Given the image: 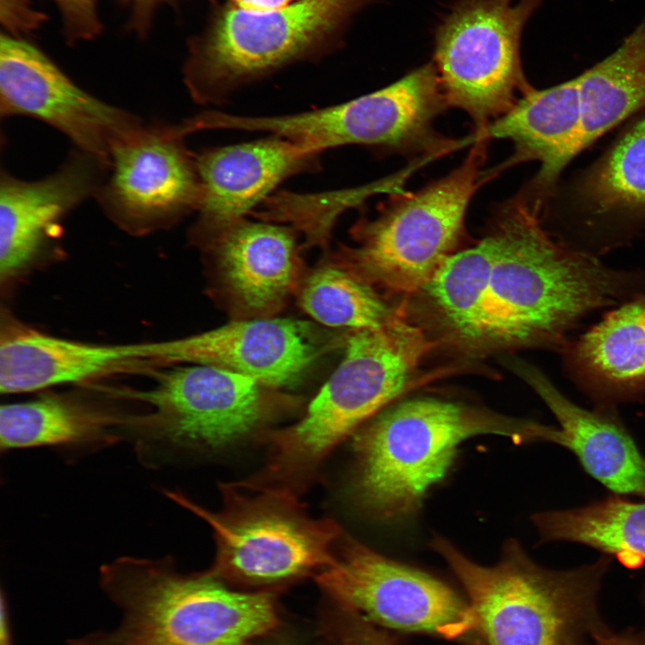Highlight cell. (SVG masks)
Masks as SVG:
<instances>
[{
  "label": "cell",
  "mask_w": 645,
  "mask_h": 645,
  "mask_svg": "<svg viewBox=\"0 0 645 645\" xmlns=\"http://www.w3.org/2000/svg\"><path fill=\"white\" fill-rule=\"evenodd\" d=\"M576 79L581 105V153L645 109V15L611 54Z\"/></svg>",
  "instance_id": "cb8c5ba5"
},
{
  "label": "cell",
  "mask_w": 645,
  "mask_h": 645,
  "mask_svg": "<svg viewBox=\"0 0 645 645\" xmlns=\"http://www.w3.org/2000/svg\"><path fill=\"white\" fill-rule=\"evenodd\" d=\"M160 372L152 388L118 392L147 404L131 416L126 436L138 458L162 466L186 451L222 448L262 430L297 401L247 376L207 365Z\"/></svg>",
  "instance_id": "ba28073f"
},
{
  "label": "cell",
  "mask_w": 645,
  "mask_h": 645,
  "mask_svg": "<svg viewBox=\"0 0 645 645\" xmlns=\"http://www.w3.org/2000/svg\"><path fill=\"white\" fill-rule=\"evenodd\" d=\"M187 134L182 123L144 122L113 149L94 198L117 225L146 233L196 211L202 188Z\"/></svg>",
  "instance_id": "5bb4252c"
},
{
  "label": "cell",
  "mask_w": 645,
  "mask_h": 645,
  "mask_svg": "<svg viewBox=\"0 0 645 645\" xmlns=\"http://www.w3.org/2000/svg\"><path fill=\"white\" fill-rule=\"evenodd\" d=\"M5 610L4 606V601H2V609H1V645H11L10 644V637H9V630H8V622L7 617L5 615Z\"/></svg>",
  "instance_id": "d590c367"
},
{
  "label": "cell",
  "mask_w": 645,
  "mask_h": 645,
  "mask_svg": "<svg viewBox=\"0 0 645 645\" xmlns=\"http://www.w3.org/2000/svg\"><path fill=\"white\" fill-rule=\"evenodd\" d=\"M431 546L464 589L486 645H591L611 632L598 606L608 557L555 571L537 564L516 540L494 566L474 563L442 538Z\"/></svg>",
  "instance_id": "277c9868"
},
{
  "label": "cell",
  "mask_w": 645,
  "mask_h": 645,
  "mask_svg": "<svg viewBox=\"0 0 645 645\" xmlns=\"http://www.w3.org/2000/svg\"><path fill=\"white\" fill-rule=\"evenodd\" d=\"M570 378L597 407L645 394V293L612 309L563 350Z\"/></svg>",
  "instance_id": "7402d4cb"
},
{
  "label": "cell",
  "mask_w": 645,
  "mask_h": 645,
  "mask_svg": "<svg viewBox=\"0 0 645 645\" xmlns=\"http://www.w3.org/2000/svg\"><path fill=\"white\" fill-rule=\"evenodd\" d=\"M223 507L211 512L179 492L165 491L211 528L216 555L209 571L221 580L275 587L314 577L335 562L343 529L331 519L311 517L297 496L222 484Z\"/></svg>",
  "instance_id": "9c48e42d"
},
{
  "label": "cell",
  "mask_w": 645,
  "mask_h": 645,
  "mask_svg": "<svg viewBox=\"0 0 645 645\" xmlns=\"http://www.w3.org/2000/svg\"><path fill=\"white\" fill-rule=\"evenodd\" d=\"M581 105L576 76L554 85L533 89L520 97L503 116L483 131L475 141L506 139L514 146L506 163L539 162V168L522 190L530 204L542 211L568 164L580 154L582 131Z\"/></svg>",
  "instance_id": "ffe728a7"
},
{
  "label": "cell",
  "mask_w": 645,
  "mask_h": 645,
  "mask_svg": "<svg viewBox=\"0 0 645 645\" xmlns=\"http://www.w3.org/2000/svg\"><path fill=\"white\" fill-rule=\"evenodd\" d=\"M0 115L26 116L46 123L66 136L75 149L108 168L113 149L144 123L82 90L33 44L4 34Z\"/></svg>",
  "instance_id": "9a60e30c"
},
{
  "label": "cell",
  "mask_w": 645,
  "mask_h": 645,
  "mask_svg": "<svg viewBox=\"0 0 645 645\" xmlns=\"http://www.w3.org/2000/svg\"><path fill=\"white\" fill-rule=\"evenodd\" d=\"M333 344L311 323L272 317L234 320L191 336L136 343V353L150 366H212L280 391L297 384Z\"/></svg>",
  "instance_id": "2e32d148"
},
{
  "label": "cell",
  "mask_w": 645,
  "mask_h": 645,
  "mask_svg": "<svg viewBox=\"0 0 645 645\" xmlns=\"http://www.w3.org/2000/svg\"><path fill=\"white\" fill-rule=\"evenodd\" d=\"M292 229L243 219L204 243L235 320L272 318L297 295L305 273Z\"/></svg>",
  "instance_id": "e0dca14e"
},
{
  "label": "cell",
  "mask_w": 645,
  "mask_h": 645,
  "mask_svg": "<svg viewBox=\"0 0 645 645\" xmlns=\"http://www.w3.org/2000/svg\"><path fill=\"white\" fill-rule=\"evenodd\" d=\"M314 579L332 602L381 628L486 645L467 598L442 580L385 557L344 531L334 563Z\"/></svg>",
  "instance_id": "7c38bea8"
},
{
  "label": "cell",
  "mask_w": 645,
  "mask_h": 645,
  "mask_svg": "<svg viewBox=\"0 0 645 645\" xmlns=\"http://www.w3.org/2000/svg\"><path fill=\"white\" fill-rule=\"evenodd\" d=\"M486 141L472 143L463 162L414 193L394 194L374 219L352 229L356 245L331 258L373 288L393 294L422 290L453 253L469 205L489 178Z\"/></svg>",
  "instance_id": "52a82bcc"
},
{
  "label": "cell",
  "mask_w": 645,
  "mask_h": 645,
  "mask_svg": "<svg viewBox=\"0 0 645 645\" xmlns=\"http://www.w3.org/2000/svg\"><path fill=\"white\" fill-rule=\"evenodd\" d=\"M434 159L432 155L418 157L398 172L355 188L323 194L286 192L270 196L259 217L267 221L288 223L301 232L306 246L326 247L332 228L345 210L375 194L405 193L404 185L411 175Z\"/></svg>",
  "instance_id": "83f0119b"
},
{
  "label": "cell",
  "mask_w": 645,
  "mask_h": 645,
  "mask_svg": "<svg viewBox=\"0 0 645 645\" xmlns=\"http://www.w3.org/2000/svg\"><path fill=\"white\" fill-rule=\"evenodd\" d=\"M129 9L130 27L138 34H145L150 27L158 7L165 4H174L178 0H121Z\"/></svg>",
  "instance_id": "d6a6232c"
},
{
  "label": "cell",
  "mask_w": 645,
  "mask_h": 645,
  "mask_svg": "<svg viewBox=\"0 0 645 645\" xmlns=\"http://www.w3.org/2000/svg\"><path fill=\"white\" fill-rule=\"evenodd\" d=\"M371 0H299L263 13L214 2L192 39L184 81L202 105L222 103L239 87L297 62L336 50L352 17Z\"/></svg>",
  "instance_id": "8992f818"
},
{
  "label": "cell",
  "mask_w": 645,
  "mask_h": 645,
  "mask_svg": "<svg viewBox=\"0 0 645 645\" xmlns=\"http://www.w3.org/2000/svg\"><path fill=\"white\" fill-rule=\"evenodd\" d=\"M297 1L299 0H228L239 9L255 13L276 11Z\"/></svg>",
  "instance_id": "836d02e7"
},
{
  "label": "cell",
  "mask_w": 645,
  "mask_h": 645,
  "mask_svg": "<svg viewBox=\"0 0 645 645\" xmlns=\"http://www.w3.org/2000/svg\"><path fill=\"white\" fill-rule=\"evenodd\" d=\"M62 14L66 38L70 41L98 36L101 24L97 13L98 0H54Z\"/></svg>",
  "instance_id": "4dcf8cb0"
},
{
  "label": "cell",
  "mask_w": 645,
  "mask_h": 645,
  "mask_svg": "<svg viewBox=\"0 0 645 645\" xmlns=\"http://www.w3.org/2000/svg\"><path fill=\"white\" fill-rule=\"evenodd\" d=\"M448 108L434 64L395 82L338 105L280 116L228 114L227 130L264 132L320 154L333 147L366 145L399 152L445 155L469 143L439 136L434 119Z\"/></svg>",
  "instance_id": "30bf717a"
},
{
  "label": "cell",
  "mask_w": 645,
  "mask_h": 645,
  "mask_svg": "<svg viewBox=\"0 0 645 645\" xmlns=\"http://www.w3.org/2000/svg\"><path fill=\"white\" fill-rule=\"evenodd\" d=\"M514 366L559 423V427L544 426L541 441L572 452L586 472L612 492L645 499V458L615 408L587 410L568 400L534 366Z\"/></svg>",
  "instance_id": "44dd1931"
},
{
  "label": "cell",
  "mask_w": 645,
  "mask_h": 645,
  "mask_svg": "<svg viewBox=\"0 0 645 645\" xmlns=\"http://www.w3.org/2000/svg\"><path fill=\"white\" fill-rule=\"evenodd\" d=\"M434 346L423 329L400 314L380 328L354 331L342 361L301 418L262 433L268 460L251 483L298 497L340 442L412 386Z\"/></svg>",
  "instance_id": "7a4b0ae2"
},
{
  "label": "cell",
  "mask_w": 645,
  "mask_h": 645,
  "mask_svg": "<svg viewBox=\"0 0 645 645\" xmlns=\"http://www.w3.org/2000/svg\"><path fill=\"white\" fill-rule=\"evenodd\" d=\"M541 219L560 243L598 258L645 236V114L559 183Z\"/></svg>",
  "instance_id": "4fadbf2b"
},
{
  "label": "cell",
  "mask_w": 645,
  "mask_h": 645,
  "mask_svg": "<svg viewBox=\"0 0 645 645\" xmlns=\"http://www.w3.org/2000/svg\"><path fill=\"white\" fill-rule=\"evenodd\" d=\"M148 366L136 343L102 345L55 337L16 322L1 331L0 391L30 392Z\"/></svg>",
  "instance_id": "603a6c76"
},
{
  "label": "cell",
  "mask_w": 645,
  "mask_h": 645,
  "mask_svg": "<svg viewBox=\"0 0 645 645\" xmlns=\"http://www.w3.org/2000/svg\"><path fill=\"white\" fill-rule=\"evenodd\" d=\"M108 167L73 148L54 173L23 180L1 170L0 275L9 280L59 234L63 219L95 196Z\"/></svg>",
  "instance_id": "d6986e66"
},
{
  "label": "cell",
  "mask_w": 645,
  "mask_h": 645,
  "mask_svg": "<svg viewBox=\"0 0 645 645\" xmlns=\"http://www.w3.org/2000/svg\"><path fill=\"white\" fill-rule=\"evenodd\" d=\"M490 234L492 346L563 351L591 313L645 293L644 271L613 269L563 245L522 194L501 206Z\"/></svg>",
  "instance_id": "6da1fadb"
},
{
  "label": "cell",
  "mask_w": 645,
  "mask_h": 645,
  "mask_svg": "<svg viewBox=\"0 0 645 645\" xmlns=\"http://www.w3.org/2000/svg\"><path fill=\"white\" fill-rule=\"evenodd\" d=\"M128 417L57 396L5 404L0 409L1 450L115 443L125 436Z\"/></svg>",
  "instance_id": "d4e9b609"
},
{
  "label": "cell",
  "mask_w": 645,
  "mask_h": 645,
  "mask_svg": "<svg viewBox=\"0 0 645 645\" xmlns=\"http://www.w3.org/2000/svg\"><path fill=\"white\" fill-rule=\"evenodd\" d=\"M591 645H645V632H625L615 634L610 632L597 639Z\"/></svg>",
  "instance_id": "e575fe53"
},
{
  "label": "cell",
  "mask_w": 645,
  "mask_h": 645,
  "mask_svg": "<svg viewBox=\"0 0 645 645\" xmlns=\"http://www.w3.org/2000/svg\"><path fill=\"white\" fill-rule=\"evenodd\" d=\"M100 573L124 618L82 645H247L279 624L271 590H234L210 572L180 573L169 558L121 557Z\"/></svg>",
  "instance_id": "5b68a950"
},
{
  "label": "cell",
  "mask_w": 645,
  "mask_h": 645,
  "mask_svg": "<svg viewBox=\"0 0 645 645\" xmlns=\"http://www.w3.org/2000/svg\"><path fill=\"white\" fill-rule=\"evenodd\" d=\"M544 0H460L437 30L434 67L447 107L476 132L534 89L520 61L523 28Z\"/></svg>",
  "instance_id": "8fae6325"
},
{
  "label": "cell",
  "mask_w": 645,
  "mask_h": 645,
  "mask_svg": "<svg viewBox=\"0 0 645 645\" xmlns=\"http://www.w3.org/2000/svg\"><path fill=\"white\" fill-rule=\"evenodd\" d=\"M315 645H399L389 632L355 610L331 603L322 611Z\"/></svg>",
  "instance_id": "f546056e"
},
{
  "label": "cell",
  "mask_w": 645,
  "mask_h": 645,
  "mask_svg": "<svg viewBox=\"0 0 645 645\" xmlns=\"http://www.w3.org/2000/svg\"><path fill=\"white\" fill-rule=\"evenodd\" d=\"M537 422L485 408L424 398L381 413L354 434L351 498L378 519L413 514L430 486L452 465L459 445L480 434L535 441Z\"/></svg>",
  "instance_id": "3957f363"
},
{
  "label": "cell",
  "mask_w": 645,
  "mask_h": 645,
  "mask_svg": "<svg viewBox=\"0 0 645 645\" xmlns=\"http://www.w3.org/2000/svg\"><path fill=\"white\" fill-rule=\"evenodd\" d=\"M297 297L307 314L330 327L375 329L397 314L374 288L332 260L305 273Z\"/></svg>",
  "instance_id": "f1b7e54d"
},
{
  "label": "cell",
  "mask_w": 645,
  "mask_h": 645,
  "mask_svg": "<svg viewBox=\"0 0 645 645\" xmlns=\"http://www.w3.org/2000/svg\"><path fill=\"white\" fill-rule=\"evenodd\" d=\"M5 1V13H2V22L11 32H22L33 30L40 22L41 15L33 11L29 0Z\"/></svg>",
  "instance_id": "1f68e13d"
},
{
  "label": "cell",
  "mask_w": 645,
  "mask_h": 645,
  "mask_svg": "<svg viewBox=\"0 0 645 645\" xmlns=\"http://www.w3.org/2000/svg\"><path fill=\"white\" fill-rule=\"evenodd\" d=\"M531 520L544 542L580 543L630 564L645 560V503L607 497L580 508L538 512Z\"/></svg>",
  "instance_id": "4316f807"
},
{
  "label": "cell",
  "mask_w": 645,
  "mask_h": 645,
  "mask_svg": "<svg viewBox=\"0 0 645 645\" xmlns=\"http://www.w3.org/2000/svg\"><path fill=\"white\" fill-rule=\"evenodd\" d=\"M319 154L283 137L208 149L195 154L202 194L195 232L203 244L235 224L283 180L316 166Z\"/></svg>",
  "instance_id": "ac0fdd59"
},
{
  "label": "cell",
  "mask_w": 645,
  "mask_h": 645,
  "mask_svg": "<svg viewBox=\"0 0 645 645\" xmlns=\"http://www.w3.org/2000/svg\"><path fill=\"white\" fill-rule=\"evenodd\" d=\"M493 256L489 234L472 247L450 255L422 289L446 332L466 348L492 346L487 297Z\"/></svg>",
  "instance_id": "484cf974"
}]
</instances>
